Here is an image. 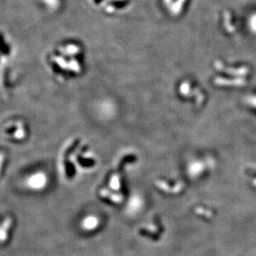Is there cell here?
<instances>
[{
  "label": "cell",
  "mask_w": 256,
  "mask_h": 256,
  "mask_svg": "<svg viewBox=\"0 0 256 256\" xmlns=\"http://www.w3.org/2000/svg\"><path fill=\"white\" fill-rule=\"evenodd\" d=\"M46 182H48V178L42 172L34 174L29 178L28 181V186L32 189H35V190L44 188V186H46Z\"/></svg>",
  "instance_id": "1"
},
{
  "label": "cell",
  "mask_w": 256,
  "mask_h": 256,
  "mask_svg": "<svg viewBox=\"0 0 256 256\" xmlns=\"http://www.w3.org/2000/svg\"><path fill=\"white\" fill-rule=\"evenodd\" d=\"M100 224V220L97 216H90L84 219L82 222V228L86 230H93L96 229Z\"/></svg>",
  "instance_id": "2"
},
{
  "label": "cell",
  "mask_w": 256,
  "mask_h": 256,
  "mask_svg": "<svg viewBox=\"0 0 256 256\" xmlns=\"http://www.w3.org/2000/svg\"><path fill=\"white\" fill-rule=\"evenodd\" d=\"M127 4H128V0H113L107 4L106 10L109 12H112L114 10H120L126 7Z\"/></svg>",
  "instance_id": "3"
},
{
  "label": "cell",
  "mask_w": 256,
  "mask_h": 256,
  "mask_svg": "<svg viewBox=\"0 0 256 256\" xmlns=\"http://www.w3.org/2000/svg\"><path fill=\"white\" fill-rule=\"evenodd\" d=\"M12 224V219L8 218L7 220H4V222L2 223V229L0 228V242H5L7 240L8 233V230Z\"/></svg>",
  "instance_id": "4"
},
{
  "label": "cell",
  "mask_w": 256,
  "mask_h": 256,
  "mask_svg": "<svg viewBox=\"0 0 256 256\" xmlns=\"http://www.w3.org/2000/svg\"><path fill=\"white\" fill-rule=\"evenodd\" d=\"M110 185V188L114 190H118L120 188V178L118 175L112 176Z\"/></svg>",
  "instance_id": "5"
},
{
  "label": "cell",
  "mask_w": 256,
  "mask_h": 256,
  "mask_svg": "<svg viewBox=\"0 0 256 256\" xmlns=\"http://www.w3.org/2000/svg\"><path fill=\"white\" fill-rule=\"evenodd\" d=\"M92 1H93L96 4H100V2H103L104 0H92Z\"/></svg>",
  "instance_id": "6"
}]
</instances>
